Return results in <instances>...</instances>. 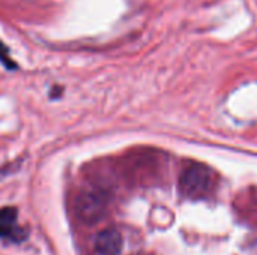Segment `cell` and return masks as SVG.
Wrapping results in <instances>:
<instances>
[{
    "label": "cell",
    "instance_id": "6da1fadb",
    "mask_svg": "<svg viewBox=\"0 0 257 255\" xmlns=\"http://www.w3.org/2000/svg\"><path fill=\"white\" fill-rule=\"evenodd\" d=\"M215 185V177L211 168L202 164H191L188 165L179 179L181 192L187 198H203L206 197Z\"/></svg>",
    "mask_w": 257,
    "mask_h": 255
},
{
    "label": "cell",
    "instance_id": "7a4b0ae2",
    "mask_svg": "<svg viewBox=\"0 0 257 255\" xmlns=\"http://www.w3.org/2000/svg\"><path fill=\"white\" fill-rule=\"evenodd\" d=\"M104 207H105V197L99 191L86 192L78 200V213L86 222L98 221L104 213Z\"/></svg>",
    "mask_w": 257,
    "mask_h": 255
},
{
    "label": "cell",
    "instance_id": "3957f363",
    "mask_svg": "<svg viewBox=\"0 0 257 255\" xmlns=\"http://www.w3.org/2000/svg\"><path fill=\"white\" fill-rule=\"evenodd\" d=\"M0 239L21 242L26 239L24 230L18 227V212L15 207L0 209Z\"/></svg>",
    "mask_w": 257,
    "mask_h": 255
},
{
    "label": "cell",
    "instance_id": "277c9868",
    "mask_svg": "<svg viewBox=\"0 0 257 255\" xmlns=\"http://www.w3.org/2000/svg\"><path fill=\"white\" fill-rule=\"evenodd\" d=\"M122 236L114 228H107L98 233L95 239V251L99 255H119L122 251Z\"/></svg>",
    "mask_w": 257,
    "mask_h": 255
},
{
    "label": "cell",
    "instance_id": "5b68a950",
    "mask_svg": "<svg viewBox=\"0 0 257 255\" xmlns=\"http://www.w3.org/2000/svg\"><path fill=\"white\" fill-rule=\"evenodd\" d=\"M0 65L6 69V71H17L18 65L15 63V60L9 56V48L0 41Z\"/></svg>",
    "mask_w": 257,
    "mask_h": 255
},
{
    "label": "cell",
    "instance_id": "8992f818",
    "mask_svg": "<svg viewBox=\"0 0 257 255\" xmlns=\"http://www.w3.org/2000/svg\"><path fill=\"white\" fill-rule=\"evenodd\" d=\"M62 92H63V87H60V86L56 84V86H53L51 90H50V98H51V99H57V98H60Z\"/></svg>",
    "mask_w": 257,
    "mask_h": 255
}]
</instances>
